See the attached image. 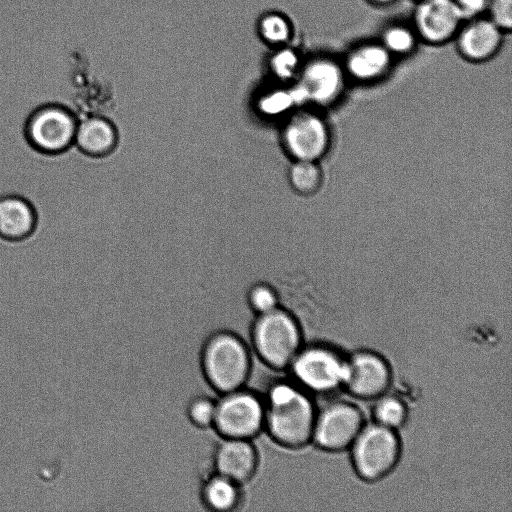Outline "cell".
Wrapping results in <instances>:
<instances>
[{"label": "cell", "mask_w": 512, "mask_h": 512, "mask_svg": "<svg viewBox=\"0 0 512 512\" xmlns=\"http://www.w3.org/2000/svg\"><path fill=\"white\" fill-rule=\"evenodd\" d=\"M464 17L454 0H418L413 12L414 28L419 40L442 45L455 38Z\"/></svg>", "instance_id": "obj_9"}, {"label": "cell", "mask_w": 512, "mask_h": 512, "mask_svg": "<svg viewBox=\"0 0 512 512\" xmlns=\"http://www.w3.org/2000/svg\"><path fill=\"white\" fill-rule=\"evenodd\" d=\"M76 126L71 115L60 108H47L34 115L29 123L31 141L47 152L65 149L73 140Z\"/></svg>", "instance_id": "obj_13"}, {"label": "cell", "mask_w": 512, "mask_h": 512, "mask_svg": "<svg viewBox=\"0 0 512 512\" xmlns=\"http://www.w3.org/2000/svg\"><path fill=\"white\" fill-rule=\"evenodd\" d=\"M464 20L486 14L488 0H454Z\"/></svg>", "instance_id": "obj_27"}, {"label": "cell", "mask_w": 512, "mask_h": 512, "mask_svg": "<svg viewBox=\"0 0 512 512\" xmlns=\"http://www.w3.org/2000/svg\"><path fill=\"white\" fill-rule=\"evenodd\" d=\"M216 401L207 396L193 398L187 407L190 422L199 428L213 427Z\"/></svg>", "instance_id": "obj_22"}, {"label": "cell", "mask_w": 512, "mask_h": 512, "mask_svg": "<svg viewBox=\"0 0 512 512\" xmlns=\"http://www.w3.org/2000/svg\"><path fill=\"white\" fill-rule=\"evenodd\" d=\"M283 143L295 160L316 161L328 147L329 136L324 121L314 113L299 112L283 130Z\"/></svg>", "instance_id": "obj_11"}, {"label": "cell", "mask_w": 512, "mask_h": 512, "mask_svg": "<svg viewBox=\"0 0 512 512\" xmlns=\"http://www.w3.org/2000/svg\"><path fill=\"white\" fill-rule=\"evenodd\" d=\"M250 351L241 337L220 331L211 335L201 353V365L209 385L221 394L244 387L251 368Z\"/></svg>", "instance_id": "obj_2"}, {"label": "cell", "mask_w": 512, "mask_h": 512, "mask_svg": "<svg viewBox=\"0 0 512 512\" xmlns=\"http://www.w3.org/2000/svg\"><path fill=\"white\" fill-rule=\"evenodd\" d=\"M393 58L379 40H370L351 47L341 62L347 77L372 82L390 71Z\"/></svg>", "instance_id": "obj_15"}, {"label": "cell", "mask_w": 512, "mask_h": 512, "mask_svg": "<svg viewBox=\"0 0 512 512\" xmlns=\"http://www.w3.org/2000/svg\"><path fill=\"white\" fill-rule=\"evenodd\" d=\"M299 59L295 52L284 50L275 58L277 73L285 78L291 77L298 69Z\"/></svg>", "instance_id": "obj_26"}, {"label": "cell", "mask_w": 512, "mask_h": 512, "mask_svg": "<svg viewBox=\"0 0 512 512\" xmlns=\"http://www.w3.org/2000/svg\"><path fill=\"white\" fill-rule=\"evenodd\" d=\"M264 428L281 446L301 448L312 441L316 410L308 395L295 384L277 382L264 399Z\"/></svg>", "instance_id": "obj_1"}, {"label": "cell", "mask_w": 512, "mask_h": 512, "mask_svg": "<svg viewBox=\"0 0 512 512\" xmlns=\"http://www.w3.org/2000/svg\"><path fill=\"white\" fill-rule=\"evenodd\" d=\"M376 400L373 409L376 423L396 430L406 422L408 413L402 400L395 396L384 394Z\"/></svg>", "instance_id": "obj_20"}, {"label": "cell", "mask_w": 512, "mask_h": 512, "mask_svg": "<svg viewBox=\"0 0 512 512\" xmlns=\"http://www.w3.org/2000/svg\"><path fill=\"white\" fill-rule=\"evenodd\" d=\"M293 188L303 194L313 193L321 183V172L315 161L296 160L289 171Z\"/></svg>", "instance_id": "obj_21"}, {"label": "cell", "mask_w": 512, "mask_h": 512, "mask_svg": "<svg viewBox=\"0 0 512 512\" xmlns=\"http://www.w3.org/2000/svg\"><path fill=\"white\" fill-rule=\"evenodd\" d=\"M350 447L356 473L368 482L386 477L397 465L401 454V443L395 430L376 422L363 425Z\"/></svg>", "instance_id": "obj_4"}, {"label": "cell", "mask_w": 512, "mask_h": 512, "mask_svg": "<svg viewBox=\"0 0 512 512\" xmlns=\"http://www.w3.org/2000/svg\"><path fill=\"white\" fill-rule=\"evenodd\" d=\"M33 212L29 204L15 197L0 200V234L8 238H20L33 226Z\"/></svg>", "instance_id": "obj_18"}, {"label": "cell", "mask_w": 512, "mask_h": 512, "mask_svg": "<svg viewBox=\"0 0 512 512\" xmlns=\"http://www.w3.org/2000/svg\"><path fill=\"white\" fill-rule=\"evenodd\" d=\"M345 362L324 346L300 349L290 368L296 382L314 392H329L343 385Z\"/></svg>", "instance_id": "obj_6"}, {"label": "cell", "mask_w": 512, "mask_h": 512, "mask_svg": "<svg viewBox=\"0 0 512 512\" xmlns=\"http://www.w3.org/2000/svg\"><path fill=\"white\" fill-rule=\"evenodd\" d=\"M490 18L502 31L509 33L512 28V0H488L486 9Z\"/></svg>", "instance_id": "obj_24"}, {"label": "cell", "mask_w": 512, "mask_h": 512, "mask_svg": "<svg viewBox=\"0 0 512 512\" xmlns=\"http://www.w3.org/2000/svg\"><path fill=\"white\" fill-rule=\"evenodd\" d=\"M362 427L363 417L356 406L331 403L316 413L312 441L321 449L341 451L351 446Z\"/></svg>", "instance_id": "obj_8"}, {"label": "cell", "mask_w": 512, "mask_h": 512, "mask_svg": "<svg viewBox=\"0 0 512 512\" xmlns=\"http://www.w3.org/2000/svg\"><path fill=\"white\" fill-rule=\"evenodd\" d=\"M391 383V370L378 354L358 351L345 362L343 385L355 397L377 399Z\"/></svg>", "instance_id": "obj_10"}, {"label": "cell", "mask_w": 512, "mask_h": 512, "mask_svg": "<svg viewBox=\"0 0 512 512\" xmlns=\"http://www.w3.org/2000/svg\"><path fill=\"white\" fill-rule=\"evenodd\" d=\"M201 495L207 508L217 512L233 511L240 504V484L214 473L205 480Z\"/></svg>", "instance_id": "obj_17"}, {"label": "cell", "mask_w": 512, "mask_h": 512, "mask_svg": "<svg viewBox=\"0 0 512 512\" xmlns=\"http://www.w3.org/2000/svg\"><path fill=\"white\" fill-rule=\"evenodd\" d=\"M257 467L258 453L251 440L223 438L215 450V473L240 485L253 478Z\"/></svg>", "instance_id": "obj_14"}, {"label": "cell", "mask_w": 512, "mask_h": 512, "mask_svg": "<svg viewBox=\"0 0 512 512\" xmlns=\"http://www.w3.org/2000/svg\"><path fill=\"white\" fill-rule=\"evenodd\" d=\"M505 34L487 15H480L464 20L454 39L463 59L483 63L497 55Z\"/></svg>", "instance_id": "obj_12"}, {"label": "cell", "mask_w": 512, "mask_h": 512, "mask_svg": "<svg viewBox=\"0 0 512 512\" xmlns=\"http://www.w3.org/2000/svg\"><path fill=\"white\" fill-rule=\"evenodd\" d=\"M379 41L393 56H408L417 48L419 38L412 26L394 23L386 26Z\"/></svg>", "instance_id": "obj_19"}, {"label": "cell", "mask_w": 512, "mask_h": 512, "mask_svg": "<svg viewBox=\"0 0 512 512\" xmlns=\"http://www.w3.org/2000/svg\"><path fill=\"white\" fill-rule=\"evenodd\" d=\"M347 75L342 62L327 54L310 58L301 71V81L291 94L296 102L333 103L343 92Z\"/></svg>", "instance_id": "obj_7"}, {"label": "cell", "mask_w": 512, "mask_h": 512, "mask_svg": "<svg viewBox=\"0 0 512 512\" xmlns=\"http://www.w3.org/2000/svg\"><path fill=\"white\" fill-rule=\"evenodd\" d=\"M264 36L274 43L289 39L291 28L289 22L280 15H271L264 20Z\"/></svg>", "instance_id": "obj_25"}, {"label": "cell", "mask_w": 512, "mask_h": 512, "mask_svg": "<svg viewBox=\"0 0 512 512\" xmlns=\"http://www.w3.org/2000/svg\"><path fill=\"white\" fill-rule=\"evenodd\" d=\"M249 306L257 314L270 312L278 307L275 291L266 284L254 285L247 296Z\"/></svg>", "instance_id": "obj_23"}, {"label": "cell", "mask_w": 512, "mask_h": 512, "mask_svg": "<svg viewBox=\"0 0 512 512\" xmlns=\"http://www.w3.org/2000/svg\"><path fill=\"white\" fill-rule=\"evenodd\" d=\"M78 146L91 155H105L116 145L117 135L113 125L104 118L84 120L75 133Z\"/></svg>", "instance_id": "obj_16"}, {"label": "cell", "mask_w": 512, "mask_h": 512, "mask_svg": "<svg viewBox=\"0 0 512 512\" xmlns=\"http://www.w3.org/2000/svg\"><path fill=\"white\" fill-rule=\"evenodd\" d=\"M377 6H388L395 3L397 0H368Z\"/></svg>", "instance_id": "obj_28"}, {"label": "cell", "mask_w": 512, "mask_h": 512, "mask_svg": "<svg viewBox=\"0 0 512 512\" xmlns=\"http://www.w3.org/2000/svg\"><path fill=\"white\" fill-rule=\"evenodd\" d=\"M253 348L258 357L273 369L288 368L301 349V331L295 318L276 309L257 315L251 329Z\"/></svg>", "instance_id": "obj_3"}, {"label": "cell", "mask_w": 512, "mask_h": 512, "mask_svg": "<svg viewBox=\"0 0 512 512\" xmlns=\"http://www.w3.org/2000/svg\"><path fill=\"white\" fill-rule=\"evenodd\" d=\"M264 418V399L243 387L216 401L213 427L223 438L251 440L264 429Z\"/></svg>", "instance_id": "obj_5"}]
</instances>
